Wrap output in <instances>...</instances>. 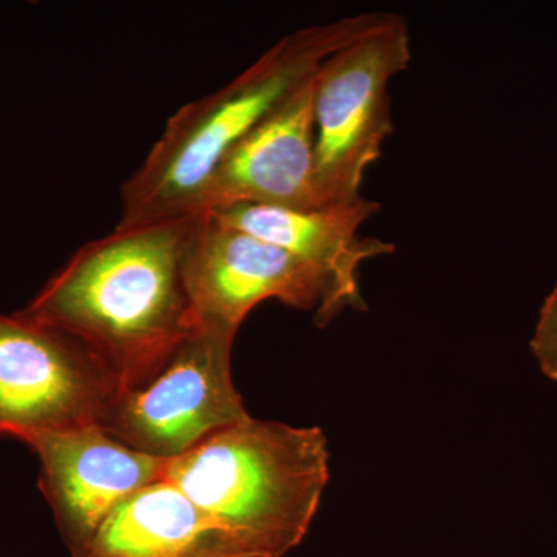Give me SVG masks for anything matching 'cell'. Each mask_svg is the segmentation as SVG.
<instances>
[{"instance_id":"obj_1","label":"cell","mask_w":557,"mask_h":557,"mask_svg":"<svg viewBox=\"0 0 557 557\" xmlns=\"http://www.w3.org/2000/svg\"><path fill=\"white\" fill-rule=\"evenodd\" d=\"M190 220L113 231L89 242L21 310L83 344L137 391L196 324L183 259Z\"/></svg>"},{"instance_id":"obj_2","label":"cell","mask_w":557,"mask_h":557,"mask_svg":"<svg viewBox=\"0 0 557 557\" xmlns=\"http://www.w3.org/2000/svg\"><path fill=\"white\" fill-rule=\"evenodd\" d=\"M381 14H357L289 33L223 89L180 109L124 183L120 228L196 215L208 180L231 150L333 51L369 30Z\"/></svg>"},{"instance_id":"obj_3","label":"cell","mask_w":557,"mask_h":557,"mask_svg":"<svg viewBox=\"0 0 557 557\" xmlns=\"http://www.w3.org/2000/svg\"><path fill=\"white\" fill-rule=\"evenodd\" d=\"M329 478L322 429L248 417L172 458L164 479L242 557H282L309 533Z\"/></svg>"},{"instance_id":"obj_4","label":"cell","mask_w":557,"mask_h":557,"mask_svg":"<svg viewBox=\"0 0 557 557\" xmlns=\"http://www.w3.org/2000/svg\"><path fill=\"white\" fill-rule=\"evenodd\" d=\"M408 24L381 14L375 25L333 51L314 75L317 186L322 205L361 199L366 172L394 132L391 81L409 67Z\"/></svg>"},{"instance_id":"obj_5","label":"cell","mask_w":557,"mask_h":557,"mask_svg":"<svg viewBox=\"0 0 557 557\" xmlns=\"http://www.w3.org/2000/svg\"><path fill=\"white\" fill-rule=\"evenodd\" d=\"M236 335L196 319L148 384L116 395L102 431L139 453L172 460L247 420L231 372Z\"/></svg>"},{"instance_id":"obj_6","label":"cell","mask_w":557,"mask_h":557,"mask_svg":"<svg viewBox=\"0 0 557 557\" xmlns=\"http://www.w3.org/2000/svg\"><path fill=\"white\" fill-rule=\"evenodd\" d=\"M119 381L83 344L24 317L0 314V435L100 426Z\"/></svg>"},{"instance_id":"obj_7","label":"cell","mask_w":557,"mask_h":557,"mask_svg":"<svg viewBox=\"0 0 557 557\" xmlns=\"http://www.w3.org/2000/svg\"><path fill=\"white\" fill-rule=\"evenodd\" d=\"M186 288L197 321L237 330L269 299L313 310L321 324L330 288L321 271L269 242L209 214L193 215L185 259Z\"/></svg>"},{"instance_id":"obj_8","label":"cell","mask_w":557,"mask_h":557,"mask_svg":"<svg viewBox=\"0 0 557 557\" xmlns=\"http://www.w3.org/2000/svg\"><path fill=\"white\" fill-rule=\"evenodd\" d=\"M39 458V486L72 557H86L121 502L166 478L171 460L123 445L100 426L24 435Z\"/></svg>"},{"instance_id":"obj_9","label":"cell","mask_w":557,"mask_h":557,"mask_svg":"<svg viewBox=\"0 0 557 557\" xmlns=\"http://www.w3.org/2000/svg\"><path fill=\"white\" fill-rule=\"evenodd\" d=\"M314 75L223 159L201 193L196 215L233 205L324 207L314 160Z\"/></svg>"},{"instance_id":"obj_10","label":"cell","mask_w":557,"mask_h":557,"mask_svg":"<svg viewBox=\"0 0 557 557\" xmlns=\"http://www.w3.org/2000/svg\"><path fill=\"white\" fill-rule=\"evenodd\" d=\"M379 211V201L361 197L350 203L313 209L233 205L205 214L269 242L321 271L330 288L327 310L319 325L324 329L343 311L368 309L359 289V267L366 260L394 255L397 249L391 242L359 236V228Z\"/></svg>"},{"instance_id":"obj_11","label":"cell","mask_w":557,"mask_h":557,"mask_svg":"<svg viewBox=\"0 0 557 557\" xmlns=\"http://www.w3.org/2000/svg\"><path fill=\"white\" fill-rule=\"evenodd\" d=\"M86 557H242L177 486L150 483L106 518Z\"/></svg>"},{"instance_id":"obj_12","label":"cell","mask_w":557,"mask_h":557,"mask_svg":"<svg viewBox=\"0 0 557 557\" xmlns=\"http://www.w3.org/2000/svg\"><path fill=\"white\" fill-rule=\"evenodd\" d=\"M531 348L542 372L557 383V282L542 307Z\"/></svg>"}]
</instances>
